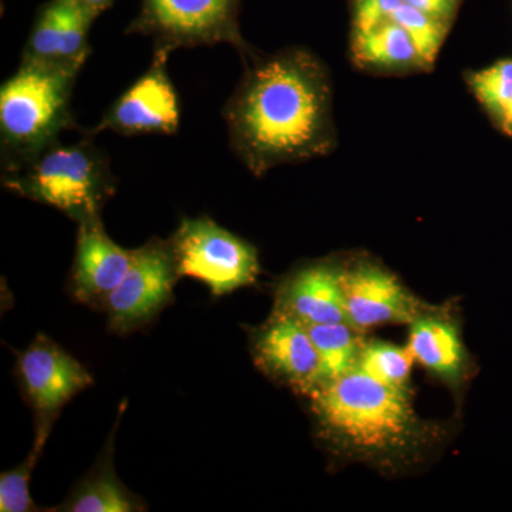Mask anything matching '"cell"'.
<instances>
[{
    "instance_id": "7a4b0ae2",
    "label": "cell",
    "mask_w": 512,
    "mask_h": 512,
    "mask_svg": "<svg viewBox=\"0 0 512 512\" xmlns=\"http://www.w3.org/2000/svg\"><path fill=\"white\" fill-rule=\"evenodd\" d=\"M319 436L339 456L400 473L429 456L441 439L437 424L414 412L409 390L353 370L308 394Z\"/></svg>"
},
{
    "instance_id": "52a82bcc",
    "label": "cell",
    "mask_w": 512,
    "mask_h": 512,
    "mask_svg": "<svg viewBox=\"0 0 512 512\" xmlns=\"http://www.w3.org/2000/svg\"><path fill=\"white\" fill-rule=\"evenodd\" d=\"M170 241L151 238L134 249L126 278L104 302L107 325L117 335L141 329L167 308L180 281Z\"/></svg>"
},
{
    "instance_id": "ac0fdd59",
    "label": "cell",
    "mask_w": 512,
    "mask_h": 512,
    "mask_svg": "<svg viewBox=\"0 0 512 512\" xmlns=\"http://www.w3.org/2000/svg\"><path fill=\"white\" fill-rule=\"evenodd\" d=\"M464 80L495 130L512 138V57L468 70Z\"/></svg>"
},
{
    "instance_id": "30bf717a",
    "label": "cell",
    "mask_w": 512,
    "mask_h": 512,
    "mask_svg": "<svg viewBox=\"0 0 512 512\" xmlns=\"http://www.w3.org/2000/svg\"><path fill=\"white\" fill-rule=\"evenodd\" d=\"M16 376L36 420L55 421L73 397L94 383L89 370L46 335H37L19 353Z\"/></svg>"
},
{
    "instance_id": "7402d4cb",
    "label": "cell",
    "mask_w": 512,
    "mask_h": 512,
    "mask_svg": "<svg viewBox=\"0 0 512 512\" xmlns=\"http://www.w3.org/2000/svg\"><path fill=\"white\" fill-rule=\"evenodd\" d=\"M392 20L406 30L431 72L453 23L421 12V10L407 5L406 2L397 9Z\"/></svg>"
},
{
    "instance_id": "8992f818",
    "label": "cell",
    "mask_w": 512,
    "mask_h": 512,
    "mask_svg": "<svg viewBox=\"0 0 512 512\" xmlns=\"http://www.w3.org/2000/svg\"><path fill=\"white\" fill-rule=\"evenodd\" d=\"M168 241L181 278L197 279L212 295L255 284L261 272L258 249L212 218H184Z\"/></svg>"
},
{
    "instance_id": "603a6c76",
    "label": "cell",
    "mask_w": 512,
    "mask_h": 512,
    "mask_svg": "<svg viewBox=\"0 0 512 512\" xmlns=\"http://www.w3.org/2000/svg\"><path fill=\"white\" fill-rule=\"evenodd\" d=\"M404 0H352V32H366L392 20Z\"/></svg>"
},
{
    "instance_id": "ffe728a7",
    "label": "cell",
    "mask_w": 512,
    "mask_h": 512,
    "mask_svg": "<svg viewBox=\"0 0 512 512\" xmlns=\"http://www.w3.org/2000/svg\"><path fill=\"white\" fill-rule=\"evenodd\" d=\"M414 362L416 360L407 346L402 348L380 340H363L356 370L386 386L409 390Z\"/></svg>"
},
{
    "instance_id": "5bb4252c",
    "label": "cell",
    "mask_w": 512,
    "mask_h": 512,
    "mask_svg": "<svg viewBox=\"0 0 512 512\" xmlns=\"http://www.w3.org/2000/svg\"><path fill=\"white\" fill-rule=\"evenodd\" d=\"M96 16L73 0H49L37 10L22 59L82 67L92 53L89 35Z\"/></svg>"
},
{
    "instance_id": "d6986e66",
    "label": "cell",
    "mask_w": 512,
    "mask_h": 512,
    "mask_svg": "<svg viewBox=\"0 0 512 512\" xmlns=\"http://www.w3.org/2000/svg\"><path fill=\"white\" fill-rule=\"evenodd\" d=\"M306 328L319 356L318 384L330 382L356 370L357 357L363 343L360 330L353 328L349 322Z\"/></svg>"
},
{
    "instance_id": "277c9868",
    "label": "cell",
    "mask_w": 512,
    "mask_h": 512,
    "mask_svg": "<svg viewBox=\"0 0 512 512\" xmlns=\"http://www.w3.org/2000/svg\"><path fill=\"white\" fill-rule=\"evenodd\" d=\"M82 131L76 143L57 140L18 170L2 173L3 187L56 208L77 224L101 215L116 194V177L109 157L94 144L93 134Z\"/></svg>"
},
{
    "instance_id": "5b68a950",
    "label": "cell",
    "mask_w": 512,
    "mask_h": 512,
    "mask_svg": "<svg viewBox=\"0 0 512 512\" xmlns=\"http://www.w3.org/2000/svg\"><path fill=\"white\" fill-rule=\"evenodd\" d=\"M140 12L127 35L154 40V47L192 49L227 43L244 62L256 55L239 29L241 0H140Z\"/></svg>"
},
{
    "instance_id": "9a60e30c",
    "label": "cell",
    "mask_w": 512,
    "mask_h": 512,
    "mask_svg": "<svg viewBox=\"0 0 512 512\" xmlns=\"http://www.w3.org/2000/svg\"><path fill=\"white\" fill-rule=\"evenodd\" d=\"M414 360L451 387H460L471 372V360L461 338L460 325L450 312L429 306L409 325Z\"/></svg>"
},
{
    "instance_id": "e0dca14e",
    "label": "cell",
    "mask_w": 512,
    "mask_h": 512,
    "mask_svg": "<svg viewBox=\"0 0 512 512\" xmlns=\"http://www.w3.org/2000/svg\"><path fill=\"white\" fill-rule=\"evenodd\" d=\"M126 409V402L121 403L120 417L106 441L99 460L92 470L67 495L62 504L50 511L63 512H138L146 511L144 501L121 483L114 470V436L121 416Z\"/></svg>"
},
{
    "instance_id": "2e32d148",
    "label": "cell",
    "mask_w": 512,
    "mask_h": 512,
    "mask_svg": "<svg viewBox=\"0 0 512 512\" xmlns=\"http://www.w3.org/2000/svg\"><path fill=\"white\" fill-rule=\"evenodd\" d=\"M350 60L357 69L379 76L430 72L413 40L394 20L366 32H352Z\"/></svg>"
},
{
    "instance_id": "4fadbf2b",
    "label": "cell",
    "mask_w": 512,
    "mask_h": 512,
    "mask_svg": "<svg viewBox=\"0 0 512 512\" xmlns=\"http://www.w3.org/2000/svg\"><path fill=\"white\" fill-rule=\"evenodd\" d=\"M77 225L70 292L77 302L101 309L126 278L134 249L120 247L109 237L101 215Z\"/></svg>"
},
{
    "instance_id": "8fae6325",
    "label": "cell",
    "mask_w": 512,
    "mask_h": 512,
    "mask_svg": "<svg viewBox=\"0 0 512 512\" xmlns=\"http://www.w3.org/2000/svg\"><path fill=\"white\" fill-rule=\"evenodd\" d=\"M255 366L275 382L305 394L319 380V356L308 328L284 313L274 312L249 338Z\"/></svg>"
},
{
    "instance_id": "6da1fadb",
    "label": "cell",
    "mask_w": 512,
    "mask_h": 512,
    "mask_svg": "<svg viewBox=\"0 0 512 512\" xmlns=\"http://www.w3.org/2000/svg\"><path fill=\"white\" fill-rule=\"evenodd\" d=\"M222 117L232 151L255 177L328 156L338 143L328 67L305 47L245 62Z\"/></svg>"
},
{
    "instance_id": "cb8c5ba5",
    "label": "cell",
    "mask_w": 512,
    "mask_h": 512,
    "mask_svg": "<svg viewBox=\"0 0 512 512\" xmlns=\"http://www.w3.org/2000/svg\"><path fill=\"white\" fill-rule=\"evenodd\" d=\"M404 2L421 10V12L429 13V15L436 16V18L453 23L461 0H404Z\"/></svg>"
},
{
    "instance_id": "d4e9b609",
    "label": "cell",
    "mask_w": 512,
    "mask_h": 512,
    "mask_svg": "<svg viewBox=\"0 0 512 512\" xmlns=\"http://www.w3.org/2000/svg\"><path fill=\"white\" fill-rule=\"evenodd\" d=\"M77 5L82 6V8L89 10L90 13H93L96 18H99L101 13L109 10L117 0H73Z\"/></svg>"
},
{
    "instance_id": "3957f363",
    "label": "cell",
    "mask_w": 512,
    "mask_h": 512,
    "mask_svg": "<svg viewBox=\"0 0 512 512\" xmlns=\"http://www.w3.org/2000/svg\"><path fill=\"white\" fill-rule=\"evenodd\" d=\"M82 67L20 60L18 70L0 87L2 173L18 170L60 140L80 130L72 109L73 90Z\"/></svg>"
},
{
    "instance_id": "ba28073f",
    "label": "cell",
    "mask_w": 512,
    "mask_h": 512,
    "mask_svg": "<svg viewBox=\"0 0 512 512\" xmlns=\"http://www.w3.org/2000/svg\"><path fill=\"white\" fill-rule=\"evenodd\" d=\"M170 55V50L156 47L146 73L111 103L97 126L89 128L87 133L96 136L101 131H113L127 137L177 134L181 101L168 73Z\"/></svg>"
},
{
    "instance_id": "44dd1931",
    "label": "cell",
    "mask_w": 512,
    "mask_h": 512,
    "mask_svg": "<svg viewBox=\"0 0 512 512\" xmlns=\"http://www.w3.org/2000/svg\"><path fill=\"white\" fill-rule=\"evenodd\" d=\"M52 426L53 420H36L35 443H33L29 456L18 467L5 471L0 476V511H47L33 503L29 487L33 470H35L40 454H42L46 441L49 439Z\"/></svg>"
},
{
    "instance_id": "7c38bea8",
    "label": "cell",
    "mask_w": 512,
    "mask_h": 512,
    "mask_svg": "<svg viewBox=\"0 0 512 512\" xmlns=\"http://www.w3.org/2000/svg\"><path fill=\"white\" fill-rule=\"evenodd\" d=\"M274 312L305 326L348 322L342 259L332 256L292 269L276 288Z\"/></svg>"
},
{
    "instance_id": "9c48e42d",
    "label": "cell",
    "mask_w": 512,
    "mask_h": 512,
    "mask_svg": "<svg viewBox=\"0 0 512 512\" xmlns=\"http://www.w3.org/2000/svg\"><path fill=\"white\" fill-rule=\"evenodd\" d=\"M342 285L348 322L360 332L410 325L429 308L392 271L369 256L342 259Z\"/></svg>"
}]
</instances>
